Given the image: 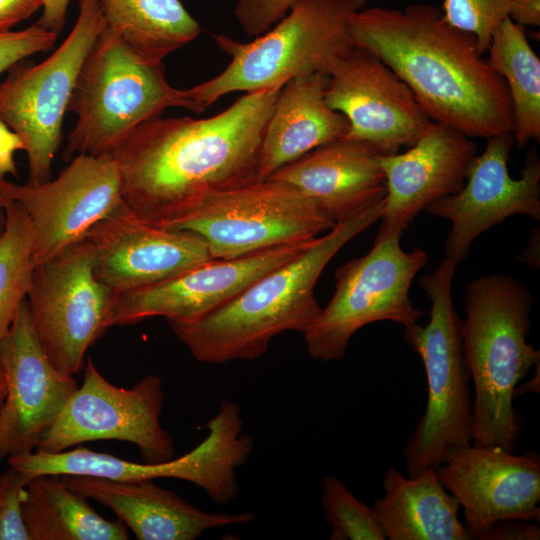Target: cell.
Masks as SVG:
<instances>
[{
  "label": "cell",
  "instance_id": "cell-1",
  "mask_svg": "<svg viewBox=\"0 0 540 540\" xmlns=\"http://www.w3.org/2000/svg\"><path fill=\"white\" fill-rule=\"evenodd\" d=\"M282 87L245 93L208 118L157 117L113 153L125 206L173 225L209 195L258 180L263 134Z\"/></svg>",
  "mask_w": 540,
  "mask_h": 540
},
{
  "label": "cell",
  "instance_id": "cell-2",
  "mask_svg": "<svg viewBox=\"0 0 540 540\" xmlns=\"http://www.w3.org/2000/svg\"><path fill=\"white\" fill-rule=\"evenodd\" d=\"M349 33L355 47L376 55L407 84L433 122L470 138L512 133L504 79L476 37L448 23L436 6L362 8L351 17Z\"/></svg>",
  "mask_w": 540,
  "mask_h": 540
},
{
  "label": "cell",
  "instance_id": "cell-3",
  "mask_svg": "<svg viewBox=\"0 0 540 540\" xmlns=\"http://www.w3.org/2000/svg\"><path fill=\"white\" fill-rule=\"evenodd\" d=\"M384 201L338 222L305 250L267 272L215 311L190 322L169 321L199 362L256 360L285 331L304 334L321 312L315 285L331 259L381 218Z\"/></svg>",
  "mask_w": 540,
  "mask_h": 540
},
{
  "label": "cell",
  "instance_id": "cell-4",
  "mask_svg": "<svg viewBox=\"0 0 540 540\" xmlns=\"http://www.w3.org/2000/svg\"><path fill=\"white\" fill-rule=\"evenodd\" d=\"M533 296L511 274L471 280L461 322L463 353L474 385L473 444L514 451L521 417L513 407L518 383L540 363L528 343Z\"/></svg>",
  "mask_w": 540,
  "mask_h": 540
},
{
  "label": "cell",
  "instance_id": "cell-5",
  "mask_svg": "<svg viewBox=\"0 0 540 540\" xmlns=\"http://www.w3.org/2000/svg\"><path fill=\"white\" fill-rule=\"evenodd\" d=\"M366 0H298L276 24L250 42L213 35L230 59L213 78L185 89L202 113L233 92L283 87L311 73L330 75L355 48L349 33L351 17Z\"/></svg>",
  "mask_w": 540,
  "mask_h": 540
},
{
  "label": "cell",
  "instance_id": "cell-6",
  "mask_svg": "<svg viewBox=\"0 0 540 540\" xmlns=\"http://www.w3.org/2000/svg\"><path fill=\"white\" fill-rule=\"evenodd\" d=\"M172 107L197 113L185 89L167 81L163 63L143 60L105 25L72 92L68 111L77 120L63 159L113 154L139 126Z\"/></svg>",
  "mask_w": 540,
  "mask_h": 540
},
{
  "label": "cell",
  "instance_id": "cell-7",
  "mask_svg": "<svg viewBox=\"0 0 540 540\" xmlns=\"http://www.w3.org/2000/svg\"><path fill=\"white\" fill-rule=\"evenodd\" d=\"M457 265L444 258L419 279L430 300L429 321L405 327L404 339L422 360L427 403L404 447L405 472L415 476L439 466L455 448L473 441V394L465 361L461 322L452 299Z\"/></svg>",
  "mask_w": 540,
  "mask_h": 540
},
{
  "label": "cell",
  "instance_id": "cell-8",
  "mask_svg": "<svg viewBox=\"0 0 540 540\" xmlns=\"http://www.w3.org/2000/svg\"><path fill=\"white\" fill-rule=\"evenodd\" d=\"M401 235L399 229L381 223L369 252L336 269L330 301L303 334L313 359H342L353 335L371 323L392 321L405 328L423 316L412 304L410 288L428 255L418 248L403 250Z\"/></svg>",
  "mask_w": 540,
  "mask_h": 540
},
{
  "label": "cell",
  "instance_id": "cell-9",
  "mask_svg": "<svg viewBox=\"0 0 540 540\" xmlns=\"http://www.w3.org/2000/svg\"><path fill=\"white\" fill-rule=\"evenodd\" d=\"M208 435L187 454L162 463H135L106 453L76 447L57 453L30 452L7 459L10 467L29 481L42 474L87 475L117 481H146L176 478L203 489L217 505L238 495L236 469L246 464L254 445L242 434L241 407L232 401L220 403L207 423Z\"/></svg>",
  "mask_w": 540,
  "mask_h": 540
},
{
  "label": "cell",
  "instance_id": "cell-10",
  "mask_svg": "<svg viewBox=\"0 0 540 540\" xmlns=\"http://www.w3.org/2000/svg\"><path fill=\"white\" fill-rule=\"evenodd\" d=\"M104 26L99 0H80L77 20L61 45L40 63L15 64L0 82V119L24 142L28 183L51 179L73 89Z\"/></svg>",
  "mask_w": 540,
  "mask_h": 540
},
{
  "label": "cell",
  "instance_id": "cell-11",
  "mask_svg": "<svg viewBox=\"0 0 540 540\" xmlns=\"http://www.w3.org/2000/svg\"><path fill=\"white\" fill-rule=\"evenodd\" d=\"M334 226L301 190L268 178L209 195L172 229L199 235L213 259H231L312 240Z\"/></svg>",
  "mask_w": 540,
  "mask_h": 540
},
{
  "label": "cell",
  "instance_id": "cell-12",
  "mask_svg": "<svg viewBox=\"0 0 540 540\" xmlns=\"http://www.w3.org/2000/svg\"><path fill=\"white\" fill-rule=\"evenodd\" d=\"M116 293L93 271V252L82 238L34 267L28 305L51 363L70 375L84 368L87 350L109 328Z\"/></svg>",
  "mask_w": 540,
  "mask_h": 540
},
{
  "label": "cell",
  "instance_id": "cell-13",
  "mask_svg": "<svg viewBox=\"0 0 540 540\" xmlns=\"http://www.w3.org/2000/svg\"><path fill=\"white\" fill-rule=\"evenodd\" d=\"M83 369L82 385L41 435L36 450L57 453L84 442L119 440L135 444L145 463L174 458L173 439L160 423L164 393L158 376L147 375L125 389L108 382L90 358Z\"/></svg>",
  "mask_w": 540,
  "mask_h": 540
},
{
  "label": "cell",
  "instance_id": "cell-14",
  "mask_svg": "<svg viewBox=\"0 0 540 540\" xmlns=\"http://www.w3.org/2000/svg\"><path fill=\"white\" fill-rule=\"evenodd\" d=\"M480 155L472 159L465 184L451 195L431 202L426 211L451 222L445 242V258L459 265L475 239L506 218L523 214L540 221V160L532 147L526 155L521 176L508 170L514 145L512 133L487 138Z\"/></svg>",
  "mask_w": 540,
  "mask_h": 540
},
{
  "label": "cell",
  "instance_id": "cell-15",
  "mask_svg": "<svg viewBox=\"0 0 540 540\" xmlns=\"http://www.w3.org/2000/svg\"><path fill=\"white\" fill-rule=\"evenodd\" d=\"M70 161L53 180L17 185L14 201L31 223L35 266L81 240L93 225L123 204L113 154H81Z\"/></svg>",
  "mask_w": 540,
  "mask_h": 540
},
{
  "label": "cell",
  "instance_id": "cell-16",
  "mask_svg": "<svg viewBox=\"0 0 540 540\" xmlns=\"http://www.w3.org/2000/svg\"><path fill=\"white\" fill-rule=\"evenodd\" d=\"M437 477L464 510L472 540H484L502 520H540V456L469 444L450 451Z\"/></svg>",
  "mask_w": 540,
  "mask_h": 540
},
{
  "label": "cell",
  "instance_id": "cell-17",
  "mask_svg": "<svg viewBox=\"0 0 540 540\" xmlns=\"http://www.w3.org/2000/svg\"><path fill=\"white\" fill-rule=\"evenodd\" d=\"M325 101L348 120L343 139L366 142L381 154L411 147L432 122L407 84L359 47L329 75Z\"/></svg>",
  "mask_w": 540,
  "mask_h": 540
},
{
  "label": "cell",
  "instance_id": "cell-18",
  "mask_svg": "<svg viewBox=\"0 0 540 540\" xmlns=\"http://www.w3.org/2000/svg\"><path fill=\"white\" fill-rule=\"evenodd\" d=\"M315 239L237 258L211 259L161 282L117 294L108 326L135 324L152 317H164L168 322L197 320L231 301L267 272L296 257Z\"/></svg>",
  "mask_w": 540,
  "mask_h": 540
},
{
  "label": "cell",
  "instance_id": "cell-19",
  "mask_svg": "<svg viewBox=\"0 0 540 540\" xmlns=\"http://www.w3.org/2000/svg\"><path fill=\"white\" fill-rule=\"evenodd\" d=\"M6 396L0 408V461L36 449L77 389L73 375L58 370L39 340L27 298L0 342Z\"/></svg>",
  "mask_w": 540,
  "mask_h": 540
},
{
  "label": "cell",
  "instance_id": "cell-20",
  "mask_svg": "<svg viewBox=\"0 0 540 540\" xmlns=\"http://www.w3.org/2000/svg\"><path fill=\"white\" fill-rule=\"evenodd\" d=\"M95 277L116 294L149 286L213 259L196 233L153 225L123 203L83 237Z\"/></svg>",
  "mask_w": 540,
  "mask_h": 540
},
{
  "label": "cell",
  "instance_id": "cell-21",
  "mask_svg": "<svg viewBox=\"0 0 540 540\" xmlns=\"http://www.w3.org/2000/svg\"><path fill=\"white\" fill-rule=\"evenodd\" d=\"M475 155L469 136L433 121L405 151L380 154L387 189L382 223L403 232L431 202L459 192Z\"/></svg>",
  "mask_w": 540,
  "mask_h": 540
},
{
  "label": "cell",
  "instance_id": "cell-22",
  "mask_svg": "<svg viewBox=\"0 0 540 540\" xmlns=\"http://www.w3.org/2000/svg\"><path fill=\"white\" fill-rule=\"evenodd\" d=\"M380 154L366 142L342 138L312 150L269 178L301 190L336 224L385 198Z\"/></svg>",
  "mask_w": 540,
  "mask_h": 540
},
{
  "label": "cell",
  "instance_id": "cell-23",
  "mask_svg": "<svg viewBox=\"0 0 540 540\" xmlns=\"http://www.w3.org/2000/svg\"><path fill=\"white\" fill-rule=\"evenodd\" d=\"M72 490L109 507L138 540H194L209 529L247 524L250 512L200 510L152 480L117 481L87 475H61Z\"/></svg>",
  "mask_w": 540,
  "mask_h": 540
},
{
  "label": "cell",
  "instance_id": "cell-24",
  "mask_svg": "<svg viewBox=\"0 0 540 540\" xmlns=\"http://www.w3.org/2000/svg\"><path fill=\"white\" fill-rule=\"evenodd\" d=\"M328 80V75L311 73L283 85L262 138L260 180L312 150L345 137L348 120L325 101Z\"/></svg>",
  "mask_w": 540,
  "mask_h": 540
},
{
  "label": "cell",
  "instance_id": "cell-25",
  "mask_svg": "<svg viewBox=\"0 0 540 540\" xmlns=\"http://www.w3.org/2000/svg\"><path fill=\"white\" fill-rule=\"evenodd\" d=\"M384 496L373 509L389 540H470L460 505L440 483L436 468L405 477L394 466L383 478Z\"/></svg>",
  "mask_w": 540,
  "mask_h": 540
},
{
  "label": "cell",
  "instance_id": "cell-26",
  "mask_svg": "<svg viewBox=\"0 0 540 540\" xmlns=\"http://www.w3.org/2000/svg\"><path fill=\"white\" fill-rule=\"evenodd\" d=\"M22 516L30 540H127L121 520L102 517L61 475L42 474L25 485Z\"/></svg>",
  "mask_w": 540,
  "mask_h": 540
},
{
  "label": "cell",
  "instance_id": "cell-27",
  "mask_svg": "<svg viewBox=\"0 0 540 540\" xmlns=\"http://www.w3.org/2000/svg\"><path fill=\"white\" fill-rule=\"evenodd\" d=\"M99 4L106 27L150 63H163L201 32L179 0H99Z\"/></svg>",
  "mask_w": 540,
  "mask_h": 540
},
{
  "label": "cell",
  "instance_id": "cell-28",
  "mask_svg": "<svg viewBox=\"0 0 540 540\" xmlns=\"http://www.w3.org/2000/svg\"><path fill=\"white\" fill-rule=\"evenodd\" d=\"M486 52L490 66L504 79L509 91L514 142L525 147L540 141V59L525 31L505 18L494 30Z\"/></svg>",
  "mask_w": 540,
  "mask_h": 540
},
{
  "label": "cell",
  "instance_id": "cell-29",
  "mask_svg": "<svg viewBox=\"0 0 540 540\" xmlns=\"http://www.w3.org/2000/svg\"><path fill=\"white\" fill-rule=\"evenodd\" d=\"M34 267L31 223L22 206L12 201L0 236V342L28 295Z\"/></svg>",
  "mask_w": 540,
  "mask_h": 540
},
{
  "label": "cell",
  "instance_id": "cell-30",
  "mask_svg": "<svg viewBox=\"0 0 540 540\" xmlns=\"http://www.w3.org/2000/svg\"><path fill=\"white\" fill-rule=\"evenodd\" d=\"M321 507L331 526L329 540H385L373 507L359 500L334 475L322 480Z\"/></svg>",
  "mask_w": 540,
  "mask_h": 540
},
{
  "label": "cell",
  "instance_id": "cell-31",
  "mask_svg": "<svg viewBox=\"0 0 540 540\" xmlns=\"http://www.w3.org/2000/svg\"><path fill=\"white\" fill-rule=\"evenodd\" d=\"M511 0H444L442 13L452 26L471 33L484 54L496 27L508 17Z\"/></svg>",
  "mask_w": 540,
  "mask_h": 540
},
{
  "label": "cell",
  "instance_id": "cell-32",
  "mask_svg": "<svg viewBox=\"0 0 540 540\" xmlns=\"http://www.w3.org/2000/svg\"><path fill=\"white\" fill-rule=\"evenodd\" d=\"M26 477L9 467L0 475V540H30L22 516Z\"/></svg>",
  "mask_w": 540,
  "mask_h": 540
},
{
  "label": "cell",
  "instance_id": "cell-33",
  "mask_svg": "<svg viewBox=\"0 0 540 540\" xmlns=\"http://www.w3.org/2000/svg\"><path fill=\"white\" fill-rule=\"evenodd\" d=\"M57 36L37 23L22 30L1 33L0 75L25 58L51 49Z\"/></svg>",
  "mask_w": 540,
  "mask_h": 540
},
{
  "label": "cell",
  "instance_id": "cell-34",
  "mask_svg": "<svg viewBox=\"0 0 540 540\" xmlns=\"http://www.w3.org/2000/svg\"><path fill=\"white\" fill-rule=\"evenodd\" d=\"M298 0H237L234 15L248 37H257L276 24Z\"/></svg>",
  "mask_w": 540,
  "mask_h": 540
},
{
  "label": "cell",
  "instance_id": "cell-35",
  "mask_svg": "<svg viewBox=\"0 0 540 540\" xmlns=\"http://www.w3.org/2000/svg\"><path fill=\"white\" fill-rule=\"evenodd\" d=\"M540 525L531 521L511 519L495 523L484 540H538Z\"/></svg>",
  "mask_w": 540,
  "mask_h": 540
},
{
  "label": "cell",
  "instance_id": "cell-36",
  "mask_svg": "<svg viewBox=\"0 0 540 540\" xmlns=\"http://www.w3.org/2000/svg\"><path fill=\"white\" fill-rule=\"evenodd\" d=\"M43 6V0H0V34L29 18Z\"/></svg>",
  "mask_w": 540,
  "mask_h": 540
},
{
  "label": "cell",
  "instance_id": "cell-37",
  "mask_svg": "<svg viewBox=\"0 0 540 540\" xmlns=\"http://www.w3.org/2000/svg\"><path fill=\"white\" fill-rule=\"evenodd\" d=\"M24 148L22 138L0 119V177H19L14 154Z\"/></svg>",
  "mask_w": 540,
  "mask_h": 540
},
{
  "label": "cell",
  "instance_id": "cell-38",
  "mask_svg": "<svg viewBox=\"0 0 540 540\" xmlns=\"http://www.w3.org/2000/svg\"><path fill=\"white\" fill-rule=\"evenodd\" d=\"M70 0H43V12L38 25L59 34L65 25Z\"/></svg>",
  "mask_w": 540,
  "mask_h": 540
},
{
  "label": "cell",
  "instance_id": "cell-39",
  "mask_svg": "<svg viewBox=\"0 0 540 540\" xmlns=\"http://www.w3.org/2000/svg\"><path fill=\"white\" fill-rule=\"evenodd\" d=\"M508 18L523 27H538L540 25V0H511Z\"/></svg>",
  "mask_w": 540,
  "mask_h": 540
},
{
  "label": "cell",
  "instance_id": "cell-40",
  "mask_svg": "<svg viewBox=\"0 0 540 540\" xmlns=\"http://www.w3.org/2000/svg\"><path fill=\"white\" fill-rule=\"evenodd\" d=\"M17 184L0 177V236L3 233L7 220V207L14 201Z\"/></svg>",
  "mask_w": 540,
  "mask_h": 540
},
{
  "label": "cell",
  "instance_id": "cell-41",
  "mask_svg": "<svg viewBox=\"0 0 540 540\" xmlns=\"http://www.w3.org/2000/svg\"><path fill=\"white\" fill-rule=\"evenodd\" d=\"M519 259L530 264L534 269L539 268V227L532 232L528 245Z\"/></svg>",
  "mask_w": 540,
  "mask_h": 540
},
{
  "label": "cell",
  "instance_id": "cell-42",
  "mask_svg": "<svg viewBox=\"0 0 540 540\" xmlns=\"http://www.w3.org/2000/svg\"><path fill=\"white\" fill-rule=\"evenodd\" d=\"M539 366L540 363H538L535 366V374L534 376L528 381V383L523 384L520 387L515 388L514 397L518 396L519 394L526 393V392H539Z\"/></svg>",
  "mask_w": 540,
  "mask_h": 540
},
{
  "label": "cell",
  "instance_id": "cell-43",
  "mask_svg": "<svg viewBox=\"0 0 540 540\" xmlns=\"http://www.w3.org/2000/svg\"><path fill=\"white\" fill-rule=\"evenodd\" d=\"M6 396V382L4 378V374L2 372V368L0 365V408L4 402Z\"/></svg>",
  "mask_w": 540,
  "mask_h": 540
}]
</instances>
